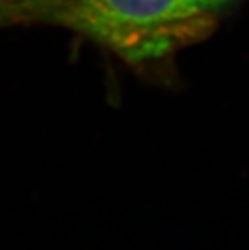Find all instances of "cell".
Masks as SVG:
<instances>
[{"label": "cell", "instance_id": "cell-1", "mask_svg": "<svg viewBox=\"0 0 249 250\" xmlns=\"http://www.w3.org/2000/svg\"><path fill=\"white\" fill-rule=\"evenodd\" d=\"M235 0H70L65 20L133 60L198 39Z\"/></svg>", "mask_w": 249, "mask_h": 250}]
</instances>
